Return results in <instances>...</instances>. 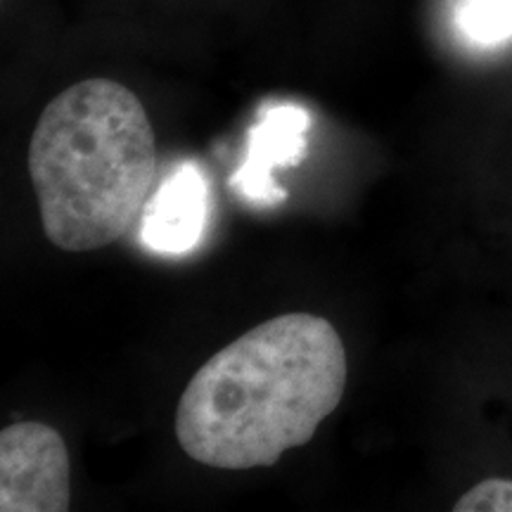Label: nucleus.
Returning <instances> with one entry per match:
<instances>
[{
	"label": "nucleus",
	"instance_id": "obj_1",
	"mask_svg": "<svg viewBox=\"0 0 512 512\" xmlns=\"http://www.w3.org/2000/svg\"><path fill=\"white\" fill-rule=\"evenodd\" d=\"M349 361L342 337L316 313H283L216 351L176 408V439L216 470L271 467L313 439L342 403Z\"/></svg>",
	"mask_w": 512,
	"mask_h": 512
},
{
	"label": "nucleus",
	"instance_id": "obj_2",
	"mask_svg": "<svg viewBox=\"0 0 512 512\" xmlns=\"http://www.w3.org/2000/svg\"><path fill=\"white\" fill-rule=\"evenodd\" d=\"M29 178L55 247L95 252L124 238L157 181V138L143 102L112 79L64 88L31 133Z\"/></svg>",
	"mask_w": 512,
	"mask_h": 512
},
{
	"label": "nucleus",
	"instance_id": "obj_3",
	"mask_svg": "<svg viewBox=\"0 0 512 512\" xmlns=\"http://www.w3.org/2000/svg\"><path fill=\"white\" fill-rule=\"evenodd\" d=\"M0 510H69V453L43 422H15L0 432Z\"/></svg>",
	"mask_w": 512,
	"mask_h": 512
},
{
	"label": "nucleus",
	"instance_id": "obj_4",
	"mask_svg": "<svg viewBox=\"0 0 512 512\" xmlns=\"http://www.w3.org/2000/svg\"><path fill=\"white\" fill-rule=\"evenodd\" d=\"M309 126L311 114L304 107L290 102L264 107L259 121L249 128L245 162L230 176V188L247 202H283L287 192L275 183V171L299 164Z\"/></svg>",
	"mask_w": 512,
	"mask_h": 512
},
{
	"label": "nucleus",
	"instance_id": "obj_5",
	"mask_svg": "<svg viewBox=\"0 0 512 512\" xmlns=\"http://www.w3.org/2000/svg\"><path fill=\"white\" fill-rule=\"evenodd\" d=\"M207 223V181L195 164H181L152 192L143 211L140 240L159 254H185Z\"/></svg>",
	"mask_w": 512,
	"mask_h": 512
},
{
	"label": "nucleus",
	"instance_id": "obj_6",
	"mask_svg": "<svg viewBox=\"0 0 512 512\" xmlns=\"http://www.w3.org/2000/svg\"><path fill=\"white\" fill-rule=\"evenodd\" d=\"M458 29L477 46H498L512 38V0H463Z\"/></svg>",
	"mask_w": 512,
	"mask_h": 512
},
{
	"label": "nucleus",
	"instance_id": "obj_7",
	"mask_svg": "<svg viewBox=\"0 0 512 512\" xmlns=\"http://www.w3.org/2000/svg\"><path fill=\"white\" fill-rule=\"evenodd\" d=\"M456 512H512V479H484L453 505Z\"/></svg>",
	"mask_w": 512,
	"mask_h": 512
}]
</instances>
